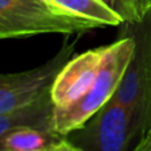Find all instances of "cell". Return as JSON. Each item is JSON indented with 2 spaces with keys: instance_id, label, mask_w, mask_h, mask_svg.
<instances>
[{
  "instance_id": "6da1fadb",
  "label": "cell",
  "mask_w": 151,
  "mask_h": 151,
  "mask_svg": "<svg viewBox=\"0 0 151 151\" xmlns=\"http://www.w3.org/2000/svg\"><path fill=\"white\" fill-rule=\"evenodd\" d=\"M134 50L113 98L130 111L135 143L151 130V12L138 23H123Z\"/></svg>"
},
{
  "instance_id": "7a4b0ae2",
  "label": "cell",
  "mask_w": 151,
  "mask_h": 151,
  "mask_svg": "<svg viewBox=\"0 0 151 151\" xmlns=\"http://www.w3.org/2000/svg\"><path fill=\"white\" fill-rule=\"evenodd\" d=\"M134 37L122 33L119 39L106 45V55L91 90L83 98L63 110H53V129L61 135H68L81 127L109 99L113 98L123 77L134 50Z\"/></svg>"
},
{
  "instance_id": "3957f363",
  "label": "cell",
  "mask_w": 151,
  "mask_h": 151,
  "mask_svg": "<svg viewBox=\"0 0 151 151\" xmlns=\"http://www.w3.org/2000/svg\"><path fill=\"white\" fill-rule=\"evenodd\" d=\"M96 28L97 24L60 12L44 0H0V40L85 33Z\"/></svg>"
},
{
  "instance_id": "277c9868",
  "label": "cell",
  "mask_w": 151,
  "mask_h": 151,
  "mask_svg": "<svg viewBox=\"0 0 151 151\" xmlns=\"http://www.w3.org/2000/svg\"><path fill=\"white\" fill-rule=\"evenodd\" d=\"M74 56V42L65 41L42 65L15 73H0V114L12 113L50 94L58 72Z\"/></svg>"
},
{
  "instance_id": "5b68a950",
  "label": "cell",
  "mask_w": 151,
  "mask_h": 151,
  "mask_svg": "<svg viewBox=\"0 0 151 151\" xmlns=\"http://www.w3.org/2000/svg\"><path fill=\"white\" fill-rule=\"evenodd\" d=\"M65 137L82 151H131L135 146L130 111L114 98Z\"/></svg>"
},
{
  "instance_id": "8992f818",
  "label": "cell",
  "mask_w": 151,
  "mask_h": 151,
  "mask_svg": "<svg viewBox=\"0 0 151 151\" xmlns=\"http://www.w3.org/2000/svg\"><path fill=\"white\" fill-rule=\"evenodd\" d=\"M106 45L93 48L81 55L73 56L58 72L50 89L53 110H63L72 106L86 96L98 78Z\"/></svg>"
},
{
  "instance_id": "52a82bcc",
  "label": "cell",
  "mask_w": 151,
  "mask_h": 151,
  "mask_svg": "<svg viewBox=\"0 0 151 151\" xmlns=\"http://www.w3.org/2000/svg\"><path fill=\"white\" fill-rule=\"evenodd\" d=\"M65 139L55 130L20 126L0 137V151H50Z\"/></svg>"
},
{
  "instance_id": "ba28073f",
  "label": "cell",
  "mask_w": 151,
  "mask_h": 151,
  "mask_svg": "<svg viewBox=\"0 0 151 151\" xmlns=\"http://www.w3.org/2000/svg\"><path fill=\"white\" fill-rule=\"evenodd\" d=\"M60 12L91 21L99 28L119 27L123 20L104 0H44Z\"/></svg>"
},
{
  "instance_id": "9c48e42d",
  "label": "cell",
  "mask_w": 151,
  "mask_h": 151,
  "mask_svg": "<svg viewBox=\"0 0 151 151\" xmlns=\"http://www.w3.org/2000/svg\"><path fill=\"white\" fill-rule=\"evenodd\" d=\"M20 126H35V127L55 130L53 102L50 94L12 113L0 114V137L7 131Z\"/></svg>"
},
{
  "instance_id": "30bf717a",
  "label": "cell",
  "mask_w": 151,
  "mask_h": 151,
  "mask_svg": "<svg viewBox=\"0 0 151 151\" xmlns=\"http://www.w3.org/2000/svg\"><path fill=\"white\" fill-rule=\"evenodd\" d=\"M123 23H138L151 12V0H104Z\"/></svg>"
},
{
  "instance_id": "8fae6325",
  "label": "cell",
  "mask_w": 151,
  "mask_h": 151,
  "mask_svg": "<svg viewBox=\"0 0 151 151\" xmlns=\"http://www.w3.org/2000/svg\"><path fill=\"white\" fill-rule=\"evenodd\" d=\"M131 151H151V130H149L133 147Z\"/></svg>"
},
{
  "instance_id": "7c38bea8",
  "label": "cell",
  "mask_w": 151,
  "mask_h": 151,
  "mask_svg": "<svg viewBox=\"0 0 151 151\" xmlns=\"http://www.w3.org/2000/svg\"><path fill=\"white\" fill-rule=\"evenodd\" d=\"M50 151H82L81 149H78L76 145L73 143H70V142L68 141V139H65V141L63 142L61 145H58L57 147H55L53 150H50Z\"/></svg>"
}]
</instances>
